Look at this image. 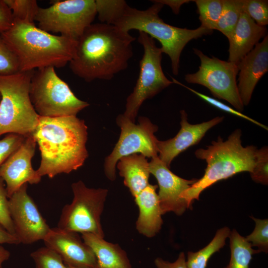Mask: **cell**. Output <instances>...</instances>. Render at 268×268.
Segmentation results:
<instances>
[{
	"label": "cell",
	"mask_w": 268,
	"mask_h": 268,
	"mask_svg": "<svg viewBox=\"0 0 268 268\" xmlns=\"http://www.w3.org/2000/svg\"><path fill=\"white\" fill-rule=\"evenodd\" d=\"M181 129L174 137L165 141L158 140V158L170 168L172 160L190 146L198 144L211 128L222 122L224 117H216L207 122L191 124L188 121V115L180 111Z\"/></svg>",
	"instance_id": "e0dca14e"
},
{
	"label": "cell",
	"mask_w": 268,
	"mask_h": 268,
	"mask_svg": "<svg viewBox=\"0 0 268 268\" xmlns=\"http://www.w3.org/2000/svg\"><path fill=\"white\" fill-rule=\"evenodd\" d=\"M34 70L0 75V136L12 133L27 137L36 128L39 116L29 97Z\"/></svg>",
	"instance_id": "8992f818"
},
{
	"label": "cell",
	"mask_w": 268,
	"mask_h": 268,
	"mask_svg": "<svg viewBox=\"0 0 268 268\" xmlns=\"http://www.w3.org/2000/svg\"><path fill=\"white\" fill-rule=\"evenodd\" d=\"M96 14L94 0L56 1L48 7H40L36 21L43 30L77 41Z\"/></svg>",
	"instance_id": "30bf717a"
},
{
	"label": "cell",
	"mask_w": 268,
	"mask_h": 268,
	"mask_svg": "<svg viewBox=\"0 0 268 268\" xmlns=\"http://www.w3.org/2000/svg\"><path fill=\"white\" fill-rule=\"evenodd\" d=\"M265 26L258 25L243 12L233 32L228 38L229 62L239 63L267 34Z\"/></svg>",
	"instance_id": "d6986e66"
},
{
	"label": "cell",
	"mask_w": 268,
	"mask_h": 268,
	"mask_svg": "<svg viewBox=\"0 0 268 268\" xmlns=\"http://www.w3.org/2000/svg\"><path fill=\"white\" fill-rule=\"evenodd\" d=\"M243 12L242 0H223V9L216 30L228 39L235 29Z\"/></svg>",
	"instance_id": "d4e9b609"
},
{
	"label": "cell",
	"mask_w": 268,
	"mask_h": 268,
	"mask_svg": "<svg viewBox=\"0 0 268 268\" xmlns=\"http://www.w3.org/2000/svg\"><path fill=\"white\" fill-rule=\"evenodd\" d=\"M117 123L121 128V134L104 163L105 175L111 181L116 179V165L121 158L138 153L148 158L158 156V139L154 135L158 127L149 119L140 117L138 124H135L123 114L118 116Z\"/></svg>",
	"instance_id": "7c38bea8"
},
{
	"label": "cell",
	"mask_w": 268,
	"mask_h": 268,
	"mask_svg": "<svg viewBox=\"0 0 268 268\" xmlns=\"http://www.w3.org/2000/svg\"><path fill=\"white\" fill-rule=\"evenodd\" d=\"M135 40L129 32L114 25L92 23L77 39L69 68L86 82L110 80L127 68L133 55L132 43Z\"/></svg>",
	"instance_id": "6da1fadb"
},
{
	"label": "cell",
	"mask_w": 268,
	"mask_h": 268,
	"mask_svg": "<svg viewBox=\"0 0 268 268\" xmlns=\"http://www.w3.org/2000/svg\"><path fill=\"white\" fill-rule=\"evenodd\" d=\"M229 237L230 259L228 265L224 268H250L252 256L261 252L260 251L253 249L251 244L235 229L230 232Z\"/></svg>",
	"instance_id": "603a6c76"
},
{
	"label": "cell",
	"mask_w": 268,
	"mask_h": 268,
	"mask_svg": "<svg viewBox=\"0 0 268 268\" xmlns=\"http://www.w3.org/2000/svg\"><path fill=\"white\" fill-rule=\"evenodd\" d=\"M243 11L246 13L259 25L268 24V1L242 0Z\"/></svg>",
	"instance_id": "f1b7e54d"
},
{
	"label": "cell",
	"mask_w": 268,
	"mask_h": 268,
	"mask_svg": "<svg viewBox=\"0 0 268 268\" xmlns=\"http://www.w3.org/2000/svg\"><path fill=\"white\" fill-rule=\"evenodd\" d=\"M147 9L139 10L130 7L125 0H117L108 19L107 24L129 32L131 30L143 32L161 44L163 53L170 58L173 73H179L182 51L192 40L211 35L213 30L201 26L189 29L165 23L159 16L164 5L157 0Z\"/></svg>",
	"instance_id": "3957f363"
},
{
	"label": "cell",
	"mask_w": 268,
	"mask_h": 268,
	"mask_svg": "<svg viewBox=\"0 0 268 268\" xmlns=\"http://www.w3.org/2000/svg\"><path fill=\"white\" fill-rule=\"evenodd\" d=\"M30 256L35 268H67L60 256L46 246L32 252Z\"/></svg>",
	"instance_id": "83f0119b"
},
{
	"label": "cell",
	"mask_w": 268,
	"mask_h": 268,
	"mask_svg": "<svg viewBox=\"0 0 268 268\" xmlns=\"http://www.w3.org/2000/svg\"><path fill=\"white\" fill-rule=\"evenodd\" d=\"M0 224L8 232L15 236L9 208V199L3 181L0 178Z\"/></svg>",
	"instance_id": "e575fe53"
},
{
	"label": "cell",
	"mask_w": 268,
	"mask_h": 268,
	"mask_svg": "<svg viewBox=\"0 0 268 268\" xmlns=\"http://www.w3.org/2000/svg\"><path fill=\"white\" fill-rule=\"evenodd\" d=\"M81 238L93 252L97 268H132L126 252L118 244L90 233H82Z\"/></svg>",
	"instance_id": "44dd1931"
},
{
	"label": "cell",
	"mask_w": 268,
	"mask_h": 268,
	"mask_svg": "<svg viewBox=\"0 0 268 268\" xmlns=\"http://www.w3.org/2000/svg\"><path fill=\"white\" fill-rule=\"evenodd\" d=\"M237 87L243 104L247 106L260 79L268 71V35L239 63Z\"/></svg>",
	"instance_id": "ac0fdd59"
},
{
	"label": "cell",
	"mask_w": 268,
	"mask_h": 268,
	"mask_svg": "<svg viewBox=\"0 0 268 268\" xmlns=\"http://www.w3.org/2000/svg\"><path fill=\"white\" fill-rule=\"evenodd\" d=\"M157 185L150 184L134 197L139 208L136 228L141 234L151 238L161 229L163 224L159 200L156 192Z\"/></svg>",
	"instance_id": "ffe728a7"
},
{
	"label": "cell",
	"mask_w": 268,
	"mask_h": 268,
	"mask_svg": "<svg viewBox=\"0 0 268 268\" xmlns=\"http://www.w3.org/2000/svg\"><path fill=\"white\" fill-rule=\"evenodd\" d=\"M10 256V252L0 245V268H2V264L9 258Z\"/></svg>",
	"instance_id": "ab89813d"
},
{
	"label": "cell",
	"mask_w": 268,
	"mask_h": 268,
	"mask_svg": "<svg viewBox=\"0 0 268 268\" xmlns=\"http://www.w3.org/2000/svg\"><path fill=\"white\" fill-rule=\"evenodd\" d=\"M0 99H1V95H0Z\"/></svg>",
	"instance_id": "b9f144b4"
},
{
	"label": "cell",
	"mask_w": 268,
	"mask_h": 268,
	"mask_svg": "<svg viewBox=\"0 0 268 268\" xmlns=\"http://www.w3.org/2000/svg\"><path fill=\"white\" fill-rule=\"evenodd\" d=\"M143 48L139 61V72L133 91L126 100L123 115L134 123L140 107L144 100L151 98L173 83L165 75L162 68V52L152 37L139 31L137 38Z\"/></svg>",
	"instance_id": "9c48e42d"
},
{
	"label": "cell",
	"mask_w": 268,
	"mask_h": 268,
	"mask_svg": "<svg viewBox=\"0 0 268 268\" xmlns=\"http://www.w3.org/2000/svg\"><path fill=\"white\" fill-rule=\"evenodd\" d=\"M32 135L41 153L36 172L41 177L68 174L82 166L88 157L87 127L76 116H39Z\"/></svg>",
	"instance_id": "7a4b0ae2"
},
{
	"label": "cell",
	"mask_w": 268,
	"mask_h": 268,
	"mask_svg": "<svg viewBox=\"0 0 268 268\" xmlns=\"http://www.w3.org/2000/svg\"><path fill=\"white\" fill-rule=\"evenodd\" d=\"M36 142L32 135L26 137L21 145L0 167V178L6 183L8 199L25 183L36 184L41 179L32 166Z\"/></svg>",
	"instance_id": "5bb4252c"
},
{
	"label": "cell",
	"mask_w": 268,
	"mask_h": 268,
	"mask_svg": "<svg viewBox=\"0 0 268 268\" xmlns=\"http://www.w3.org/2000/svg\"><path fill=\"white\" fill-rule=\"evenodd\" d=\"M199 14L201 26L216 30L222 9L223 0H195Z\"/></svg>",
	"instance_id": "484cf974"
},
{
	"label": "cell",
	"mask_w": 268,
	"mask_h": 268,
	"mask_svg": "<svg viewBox=\"0 0 268 268\" xmlns=\"http://www.w3.org/2000/svg\"><path fill=\"white\" fill-rule=\"evenodd\" d=\"M11 10L13 20L35 24L40 7L36 0H4Z\"/></svg>",
	"instance_id": "4316f807"
},
{
	"label": "cell",
	"mask_w": 268,
	"mask_h": 268,
	"mask_svg": "<svg viewBox=\"0 0 268 268\" xmlns=\"http://www.w3.org/2000/svg\"><path fill=\"white\" fill-rule=\"evenodd\" d=\"M172 81L173 83H175L176 84H179L180 85H181L188 90H190V91L194 93L195 94L200 97L201 99H203L208 103L210 104V105L213 106L214 107H215L216 108L222 110L223 111H225L226 112L229 113L230 114H233L234 115L238 116L240 118H242L243 119H244L245 120H247L257 125L258 126H260L264 129L268 130V127L263 125L262 124L258 122V121L251 118L250 117L247 116L246 115L243 114L240 112L238 111L237 110L231 108V107L226 105L225 104L219 101V100L213 98L212 97H210L207 95H206L204 94L201 93L190 87H189L187 86H186L184 84H183L175 78L172 77Z\"/></svg>",
	"instance_id": "d6a6232c"
},
{
	"label": "cell",
	"mask_w": 268,
	"mask_h": 268,
	"mask_svg": "<svg viewBox=\"0 0 268 268\" xmlns=\"http://www.w3.org/2000/svg\"><path fill=\"white\" fill-rule=\"evenodd\" d=\"M71 189L73 200L63 208L57 227L81 234L92 233L104 238L101 215L107 190L89 188L81 181L72 183Z\"/></svg>",
	"instance_id": "ba28073f"
},
{
	"label": "cell",
	"mask_w": 268,
	"mask_h": 268,
	"mask_svg": "<svg viewBox=\"0 0 268 268\" xmlns=\"http://www.w3.org/2000/svg\"><path fill=\"white\" fill-rule=\"evenodd\" d=\"M157 1L161 3L164 5L169 6L175 14L179 13L181 6L184 3L191 1L189 0H157Z\"/></svg>",
	"instance_id": "f35d334b"
},
{
	"label": "cell",
	"mask_w": 268,
	"mask_h": 268,
	"mask_svg": "<svg viewBox=\"0 0 268 268\" xmlns=\"http://www.w3.org/2000/svg\"><path fill=\"white\" fill-rule=\"evenodd\" d=\"M149 169L150 173L158 182V196L163 214L171 211L178 215H182L189 207L181 195L198 179L187 180L178 176L158 156L151 158L149 162Z\"/></svg>",
	"instance_id": "9a60e30c"
},
{
	"label": "cell",
	"mask_w": 268,
	"mask_h": 268,
	"mask_svg": "<svg viewBox=\"0 0 268 268\" xmlns=\"http://www.w3.org/2000/svg\"><path fill=\"white\" fill-rule=\"evenodd\" d=\"M29 97L34 109L41 117L76 116L89 105L74 94L52 67L33 71Z\"/></svg>",
	"instance_id": "52a82bcc"
},
{
	"label": "cell",
	"mask_w": 268,
	"mask_h": 268,
	"mask_svg": "<svg viewBox=\"0 0 268 268\" xmlns=\"http://www.w3.org/2000/svg\"><path fill=\"white\" fill-rule=\"evenodd\" d=\"M230 230L224 227L218 230L210 243L198 252H189L186 264L188 268H206L209 259L215 252H218L225 244L229 237Z\"/></svg>",
	"instance_id": "cb8c5ba5"
},
{
	"label": "cell",
	"mask_w": 268,
	"mask_h": 268,
	"mask_svg": "<svg viewBox=\"0 0 268 268\" xmlns=\"http://www.w3.org/2000/svg\"><path fill=\"white\" fill-rule=\"evenodd\" d=\"M65 265H66L67 268H93V267H91L76 266H72V265H68V264H65Z\"/></svg>",
	"instance_id": "60d3db41"
},
{
	"label": "cell",
	"mask_w": 268,
	"mask_h": 268,
	"mask_svg": "<svg viewBox=\"0 0 268 268\" xmlns=\"http://www.w3.org/2000/svg\"><path fill=\"white\" fill-rule=\"evenodd\" d=\"M28 183L9 198V208L15 235L20 243L31 244L43 240L50 227L27 193Z\"/></svg>",
	"instance_id": "4fadbf2b"
},
{
	"label": "cell",
	"mask_w": 268,
	"mask_h": 268,
	"mask_svg": "<svg viewBox=\"0 0 268 268\" xmlns=\"http://www.w3.org/2000/svg\"><path fill=\"white\" fill-rule=\"evenodd\" d=\"M13 22L11 10L4 0H0V35L11 27Z\"/></svg>",
	"instance_id": "d590c367"
},
{
	"label": "cell",
	"mask_w": 268,
	"mask_h": 268,
	"mask_svg": "<svg viewBox=\"0 0 268 268\" xmlns=\"http://www.w3.org/2000/svg\"><path fill=\"white\" fill-rule=\"evenodd\" d=\"M0 36L16 56L20 71L63 67L75 54L77 41L52 34L35 24L13 20L11 27Z\"/></svg>",
	"instance_id": "277c9868"
},
{
	"label": "cell",
	"mask_w": 268,
	"mask_h": 268,
	"mask_svg": "<svg viewBox=\"0 0 268 268\" xmlns=\"http://www.w3.org/2000/svg\"><path fill=\"white\" fill-rule=\"evenodd\" d=\"M117 168L134 197L148 185L149 162L144 155L134 154L123 157L119 160Z\"/></svg>",
	"instance_id": "7402d4cb"
},
{
	"label": "cell",
	"mask_w": 268,
	"mask_h": 268,
	"mask_svg": "<svg viewBox=\"0 0 268 268\" xmlns=\"http://www.w3.org/2000/svg\"><path fill=\"white\" fill-rule=\"evenodd\" d=\"M241 136V130L236 129L227 140L218 136L206 148H199L195 151L196 157L204 160L207 165L203 176L181 195L189 208L194 200H199L202 191L217 182L242 172H252L257 148L254 145L244 147Z\"/></svg>",
	"instance_id": "5b68a950"
},
{
	"label": "cell",
	"mask_w": 268,
	"mask_h": 268,
	"mask_svg": "<svg viewBox=\"0 0 268 268\" xmlns=\"http://www.w3.org/2000/svg\"><path fill=\"white\" fill-rule=\"evenodd\" d=\"M4 243L16 245L20 242L16 236L8 232L0 224V245Z\"/></svg>",
	"instance_id": "74e56055"
},
{
	"label": "cell",
	"mask_w": 268,
	"mask_h": 268,
	"mask_svg": "<svg viewBox=\"0 0 268 268\" xmlns=\"http://www.w3.org/2000/svg\"><path fill=\"white\" fill-rule=\"evenodd\" d=\"M154 264L157 268H188L186 259L183 252L180 253L176 261L170 263L160 258H156Z\"/></svg>",
	"instance_id": "8d00e7d4"
},
{
	"label": "cell",
	"mask_w": 268,
	"mask_h": 268,
	"mask_svg": "<svg viewBox=\"0 0 268 268\" xmlns=\"http://www.w3.org/2000/svg\"><path fill=\"white\" fill-rule=\"evenodd\" d=\"M256 223L253 232L246 239L252 246L257 247L260 252L268 251V220L260 219L251 216Z\"/></svg>",
	"instance_id": "f546056e"
},
{
	"label": "cell",
	"mask_w": 268,
	"mask_h": 268,
	"mask_svg": "<svg viewBox=\"0 0 268 268\" xmlns=\"http://www.w3.org/2000/svg\"><path fill=\"white\" fill-rule=\"evenodd\" d=\"M19 71L16 56L0 36V75H9Z\"/></svg>",
	"instance_id": "1f68e13d"
},
{
	"label": "cell",
	"mask_w": 268,
	"mask_h": 268,
	"mask_svg": "<svg viewBox=\"0 0 268 268\" xmlns=\"http://www.w3.org/2000/svg\"><path fill=\"white\" fill-rule=\"evenodd\" d=\"M46 247L58 254L65 264L97 268V259L92 249L78 233L51 228L43 240Z\"/></svg>",
	"instance_id": "2e32d148"
},
{
	"label": "cell",
	"mask_w": 268,
	"mask_h": 268,
	"mask_svg": "<svg viewBox=\"0 0 268 268\" xmlns=\"http://www.w3.org/2000/svg\"><path fill=\"white\" fill-rule=\"evenodd\" d=\"M25 138L23 135L10 133L0 140V167L21 145Z\"/></svg>",
	"instance_id": "836d02e7"
},
{
	"label": "cell",
	"mask_w": 268,
	"mask_h": 268,
	"mask_svg": "<svg viewBox=\"0 0 268 268\" xmlns=\"http://www.w3.org/2000/svg\"><path fill=\"white\" fill-rule=\"evenodd\" d=\"M268 148L265 146L256 150L255 166L250 173L252 180L256 183L268 185Z\"/></svg>",
	"instance_id": "4dcf8cb0"
},
{
	"label": "cell",
	"mask_w": 268,
	"mask_h": 268,
	"mask_svg": "<svg viewBox=\"0 0 268 268\" xmlns=\"http://www.w3.org/2000/svg\"><path fill=\"white\" fill-rule=\"evenodd\" d=\"M193 50L200 58L201 65L197 72L185 75V80L189 83L206 87L214 97L227 101L241 112L244 106L236 81L238 63L223 61L214 57L210 58L196 48Z\"/></svg>",
	"instance_id": "8fae6325"
}]
</instances>
